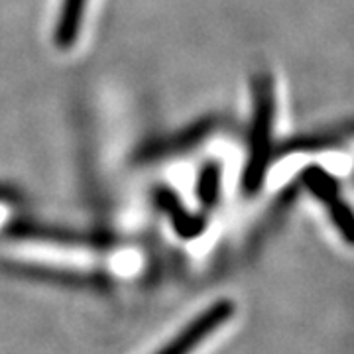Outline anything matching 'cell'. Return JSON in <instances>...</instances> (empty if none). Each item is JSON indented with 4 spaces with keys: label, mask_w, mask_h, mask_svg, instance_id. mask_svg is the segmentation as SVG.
Listing matches in <instances>:
<instances>
[{
    "label": "cell",
    "mask_w": 354,
    "mask_h": 354,
    "mask_svg": "<svg viewBox=\"0 0 354 354\" xmlns=\"http://www.w3.org/2000/svg\"><path fill=\"white\" fill-rule=\"evenodd\" d=\"M274 85L270 77H260L254 83V113L250 127V144H248V160L242 183L248 191L260 189L264 181L270 153H272V130H274Z\"/></svg>",
    "instance_id": "obj_1"
},
{
    "label": "cell",
    "mask_w": 354,
    "mask_h": 354,
    "mask_svg": "<svg viewBox=\"0 0 354 354\" xmlns=\"http://www.w3.org/2000/svg\"><path fill=\"white\" fill-rule=\"evenodd\" d=\"M236 313V305L230 299H218L201 311L177 333L171 341L156 354H193L211 335L225 327Z\"/></svg>",
    "instance_id": "obj_2"
},
{
    "label": "cell",
    "mask_w": 354,
    "mask_h": 354,
    "mask_svg": "<svg viewBox=\"0 0 354 354\" xmlns=\"http://www.w3.org/2000/svg\"><path fill=\"white\" fill-rule=\"evenodd\" d=\"M215 128L216 120L213 116L193 120L187 127H183L174 134L158 136V138L144 142L136 152V160L138 162H156V160L171 158L177 153L189 152L191 148H195L197 144H201L203 140L209 138L211 132H215Z\"/></svg>",
    "instance_id": "obj_3"
},
{
    "label": "cell",
    "mask_w": 354,
    "mask_h": 354,
    "mask_svg": "<svg viewBox=\"0 0 354 354\" xmlns=\"http://www.w3.org/2000/svg\"><path fill=\"white\" fill-rule=\"evenodd\" d=\"M305 183H307L309 189L313 191V195L319 201H323L327 205L330 221H333L335 228L339 230V234L351 246H354V211L353 207L341 197L335 179L327 171L309 169Z\"/></svg>",
    "instance_id": "obj_4"
},
{
    "label": "cell",
    "mask_w": 354,
    "mask_h": 354,
    "mask_svg": "<svg viewBox=\"0 0 354 354\" xmlns=\"http://www.w3.org/2000/svg\"><path fill=\"white\" fill-rule=\"evenodd\" d=\"M85 8H87V0H62V10L53 32V44L59 50H69L75 46Z\"/></svg>",
    "instance_id": "obj_5"
},
{
    "label": "cell",
    "mask_w": 354,
    "mask_h": 354,
    "mask_svg": "<svg viewBox=\"0 0 354 354\" xmlns=\"http://www.w3.org/2000/svg\"><path fill=\"white\" fill-rule=\"evenodd\" d=\"M218 191H221V164L207 162L197 176V195L203 205L213 207L218 199Z\"/></svg>",
    "instance_id": "obj_6"
}]
</instances>
